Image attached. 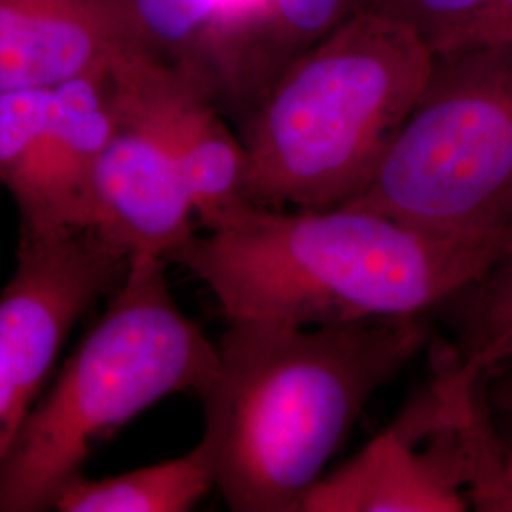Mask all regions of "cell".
Segmentation results:
<instances>
[{
    "instance_id": "cell-6",
    "label": "cell",
    "mask_w": 512,
    "mask_h": 512,
    "mask_svg": "<svg viewBox=\"0 0 512 512\" xmlns=\"http://www.w3.org/2000/svg\"><path fill=\"white\" fill-rule=\"evenodd\" d=\"M478 378L437 357V376L353 458L311 488L300 512H463L471 509L467 403Z\"/></svg>"
},
{
    "instance_id": "cell-23",
    "label": "cell",
    "mask_w": 512,
    "mask_h": 512,
    "mask_svg": "<svg viewBox=\"0 0 512 512\" xmlns=\"http://www.w3.org/2000/svg\"><path fill=\"white\" fill-rule=\"evenodd\" d=\"M478 285L484 287V289H507V287H512V241L511 245L507 247L505 255L495 262L492 270L478 281Z\"/></svg>"
},
{
    "instance_id": "cell-22",
    "label": "cell",
    "mask_w": 512,
    "mask_h": 512,
    "mask_svg": "<svg viewBox=\"0 0 512 512\" xmlns=\"http://www.w3.org/2000/svg\"><path fill=\"white\" fill-rule=\"evenodd\" d=\"M482 393L488 416L495 429L512 427V378L484 376Z\"/></svg>"
},
{
    "instance_id": "cell-18",
    "label": "cell",
    "mask_w": 512,
    "mask_h": 512,
    "mask_svg": "<svg viewBox=\"0 0 512 512\" xmlns=\"http://www.w3.org/2000/svg\"><path fill=\"white\" fill-rule=\"evenodd\" d=\"M467 435L473 452L471 507L484 512H512V427L495 429L482 393H476L469 404Z\"/></svg>"
},
{
    "instance_id": "cell-19",
    "label": "cell",
    "mask_w": 512,
    "mask_h": 512,
    "mask_svg": "<svg viewBox=\"0 0 512 512\" xmlns=\"http://www.w3.org/2000/svg\"><path fill=\"white\" fill-rule=\"evenodd\" d=\"M486 0H365V10L397 19L437 54L475 18Z\"/></svg>"
},
{
    "instance_id": "cell-11",
    "label": "cell",
    "mask_w": 512,
    "mask_h": 512,
    "mask_svg": "<svg viewBox=\"0 0 512 512\" xmlns=\"http://www.w3.org/2000/svg\"><path fill=\"white\" fill-rule=\"evenodd\" d=\"M112 67L74 76L52 88L37 219L19 232L92 226L93 177L118 122Z\"/></svg>"
},
{
    "instance_id": "cell-2",
    "label": "cell",
    "mask_w": 512,
    "mask_h": 512,
    "mask_svg": "<svg viewBox=\"0 0 512 512\" xmlns=\"http://www.w3.org/2000/svg\"><path fill=\"white\" fill-rule=\"evenodd\" d=\"M505 251L497 241L444 238L355 205H253L196 232L167 264L202 281L226 321L323 327L442 308Z\"/></svg>"
},
{
    "instance_id": "cell-15",
    "label": "cell",
    "mask_w": 512,
    "mask_h": 512,
    "mask_svg": "<svg viewBox=\"0 0 512 512\" xmlns=\"http://www.w3.org/2000/svg\"><path fill=\"white\" fill-rule=\"evenodd\" d=\"M209 2L213 10V103L236 128L255 103L256 48L266 31L272 0Z\"/></svg>"
},
{
    "instance_id": "cell-16",
    "label": "cell",
    "mask_w": 512,
    "mask_h": 512,
    "mask_svg": "<svg viewBox=\"0 0 512 512\" xmlns=\"http://www.w3.org/2000/svg\"><path fill=\"white\" fill-rule=\"evenodd\" d=\"M363 8L365 0H272L270 19L256 48L253 107L296 57Z\"/></svg>"
},
{
    "instance_id": "cell-14",
    "label": "cell",
    "mask_w": 512,
    "mask_h": 512,
    "mask_svg": "<svg viewBox=\"0 0 512 512\" xmlns=\"http://www.w3.org/2000/svg\"><path fill=\"white\" fill-rule=\"evenodd\" d=\"M52 112V88L0 92V184L14 198L19 228L33 224Z\"/></svg>"
},
{
    "instance_id": "cell-7",
    "label": "cell",
    "mask_w": 512,
    "mask_h": 512,
    "mask_svg": "<svg viewBox=\"0 0 512 512\" xmlns=\"http://www.w3.org/2000/svg\"><path fill=\"white\" fill-rule=\"evenodd\" d=\"M133 256L97 226L19 232L0 291V349L35 403L74 325L120 287Z\"/></svg>"
},
{
    "instance_id": "cell-1",
    "label": "cell",
    "mask_w": 512,
    "mask_h": 512,
    "mask_svg": "<svg viewBox=\"0 0 512 512\" xmlns=\"http://www.w3.org/2000/svg\"><path fill=\"white\" fill-rule=\"evenodd\" d=\"M427 342L425 315L323 327L228 321L200 393V444L226 505L302 511L372 395Z\"/></svg>"
},
{
    "instance_id": "cell-8",
    "label": "cell",
    "mask_w": 512,
    "mask_h": 512,
    "mask_svg": "<svg viewBox=\"0 0 512 512\" xmlns=\"http://www.w3.org/2000/svg\"><path fill=\"white\" fill-rule=\"evenodd\" d=\"M124 99L162 135L181 169L194 217L213 230L251 209L249 160L236 128L183 74L129 55L114 65Z\"/></svg>"
},
{
    "instance_id": "cell-4",
    "label": "cell",
    "mask_w": 512,
    "mask_h": 512,
    "mask_svg": "<svg viewBox=\"0 0 512 512\" xmlns=\"http://www.w3.org/2000/svg\"><path fill=\"white\" fill-rule=\"evenodd\" d=\"M167 262L131 258L107 310L50 391L33 404L0 463V512H42L82 475L93 446L165 397L202 393L219 351L175 302Z\"/></svg>"
},
{
    "instance_id": "cell-20",
    "label": "cell",
    "mask_w": 512,
    "mask_h": 512,
    "mask_svg": "<svg viewBox=\"0 0 512 512\" xmlns=\"http://www.w3.org/2000/svg\"><path fill=\"white\" fill-rule=\"evenodd\" d=\"M33 404L35 401L23 389L14 368L0 349V463L12 450Z\"/></svg>"
},
{
    "instance_id": "cell-10",
    "label": "cell",
    "mask_w": 512,
    "mask_h": 512,
    "mask_svg": "<svg viewBox=\"0 0 512 512\" xmlns=\"http://www.w3.org/2000/svg\"><path fill=\"white\" fill-rule=\"evenodd\" d=\"M133 54L118 0H0V92L55 88Z\"/></svg>"
},
{
    "instance_id": "cell-21",
    "label": "cell",
    "mask_w": 512,
    "mask_h": 512,
    "mask_svg": "<svg viewBox=\"0 0 512 512\" xmlns=\"http://www.w3.org/2000/svg\"><path fill=\"white\" fill-rule=\"evenodd\" d=\"M490 42H512V0H486L475 18L440 52Z\"/></svg>"
},
{
    "instance_id": "cell-3",
    "label": "cell",
    "mask_w": 512,
    "mask_h": 512,
    "mask_svg": "<svg viewBox=\"0 0 512 512\" xmlns=\"http://www.w3.org/2000/svg\"><path fill=\"white\" fill-rule=\"evenodd\" d=\"M401 21L359 12L279 74L236 126L258 207L332 209L374 181L433 69Z\"/></svg>"
},
{
    "instance_id": "cell-9",
    "label": "cell",
    "mask_w": 512,
    "mask_h": 512,
    "mask_svg": "<svg viewBox=\"0 0 512 512\" xmlns=\"http://www.w3.org/2000/svg\"><path fill=\"white\" fill-rule=\"evenodd\" d=\"M92 226L133 255L158 256L165 262L198 232L192 200L171 150L120 88L118 122L93 177Z\"/></svg>"
},
{
    "instance_id": "cell-13",
    "label": "cell",
    "mask_w": 512,
    "mask_h": 512,
    "mask_svg": "<svg viewBox=\"0 0 512 512\" xmlns=\"http://www.w3.org/2000/svg\"><path fill=\"white\" fill-rule=\"evenodd\" d=\"M143 54L183 74L213 103L209 0H118ZM215 105V103H213Z\"/></svg>"
},
{
    "instance_id": "cell-5",
    "label": "cell",
    "mask_w": 512,
    "mask_h": 512,
    "mask_svg": "<svg viewBox=\"0 0 512 512\" xmlns=\"http://www.w3.org/2000/svg\"><path fill=\"white\" fill-rule=\"evenodd\" d=\"M355 207L444 238L512 241V42L435 54L429 80Z\"/></svg>"
},
{
    "instance_id": "cell-17",
    "label": "cell",
    "mask_w": 512,
    "mask_h": 512,
    "mask_svg": "<svg viewBox=\"0 0 512 512\" xmlns=\"http://www.w3.org/2000/svg\"><path fill=\"white\" fill-rule=\"evenodd\" d=\"M467 298L469 323L463 348L450 349L467 370L484 376L512 378V287L475 289Z\"/></svg>"
},
{
    "instance_id": "cell-12",
    "label": "cell",
    "mask_w": 512,
    "mask_h": 512,
    "mask_svg": "<svg viewBox=\"0 0 512 512\" xmlns=\"http://www.w3.org/2000/svg\"><path fill=\"white\" fill-rule=\"evenodd\" d=\"M215 488L209 456L198 442L181 458L105 478L74 476L54 501L61 512H186Z\"/></svg>"
}]
</instances>
